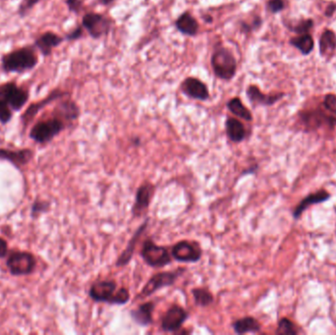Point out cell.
<instances>
[{"label":"cell","mask_w":336,"mask_h":335,"mask_svg":"<svg viewBox=\"0 0 336 335\" xmlns=\"http://www.w3.org/2000/svg\"><path fill=\"white\" fill-rule=\"evenodd\" d=\"M90 298L96 303H106L109 305H125L130 300V292L125 287L117 289L114 280L96 281L89 292Z\"/></svg>","instance_id":"1"},{"label":"cell","mask_w":336,"mask_h":335,"mask_svg":"<svg viewBox=\"0 0 336 335\" xmlns=\"http://www.w3.org/2000/svg\"><path fill=\"white\" fill-rule=\"evenodd\" d=\"M34 48L27 47L4 54L1 58L2 69L7 73H24L34 69L38 64Z\"/></svg>","instance_id":"2"},{"label":"cell","mask_w":336,"mask_h":335,"mask_svg":"<svg viewBox=\"0 0 336 335\" xmlns=\"http://www.w3.org/2000/svg\"><path fill=\"white\" fill-rule=\"evenodd\" d=\"M186 268L180 267L171 271H162L153 274L148 281L144 284V287L141 290V292L136 296V300L144 299L151 296L155 292H157L160 289L165 287H170L174 285V283L177 281V279L185 273Z\"/></svg>","instance_id":"3"},{"label":"cell","mask_w":336,"mask_h":335,"mask_svg":"<svg viewBox=\"0 0 336 335\" xmlns=\"http://www.w3.org/2000/svg\"><path fill=\"white\" fill-rule=\"evenodd\" d=\"M212 66L214 72L219 79L229 81L237 70L236 59L233 53L225 48H216L212 57Z\"/></svg>","instance_id":"4"},{"label":"cell","mask_w":336,"mask_h":335,"mask_svg":"<svg viewBox=\"0 0 336 335\" xmlns=\"http://www.w3.org/2000/svg\"><path fill=\"white\" fill-rule=\"evenodd\" d=\"M65 128L64 122L54 117L37 123L30 132V138L38 144H46L59 135Z\"/></svg>","instance_id":"5"},{"label":"cell","mask_w":336,"mask_h":335,"mask_svg":"<svg viewBox=\"0 0 336 335\" xmlns=\"http://www.w3.org/2000/svg\"><path fill=\"white\" fill-rule=\"evenodd\" d=\"M141 256L144 263L154 268L164 267L172 261L171 253H169L167 248L159 246L150 239L144 241Z\"/></svg>","instance_id":"6"},{"label":"cell","mask_w":336,"mask_h":335,"mask_svg":"<svg viewBox=\"0 0 336 335\" xmlns=\"http://www.w3.org/2000/svg\"><path fill=\"white\" fill-rule=\"evenodd\" d=\"M6 265L12 275L23 276L31 274L35 270L37 260L32 253L15 251L9 255Z\"/></svg>","instance_id":"7"},{"label":"cell","mask_w":336,"mask_h":335,"mask_svg":"<svg viewBox=\"0 0 336 335\" xmlns=\"http://www.w3.org/2000/svg\"><path fill=\"white\" fill-rule=\"evenodd\" d=\"M202 255L201 247L197 243L187 240L176 243L171 249L172 258L179 263H198L202 259Z\"/></svg>","instance_id":"8"},{"label":"cell","mask_w":336,"mask_h":335,"mask_svg":"<svg viewBox=\"0 0 336 335\" xmlns=\"http://www.w3.org/2000/svg\"><path fill=\"white\" fill-rule=\"evenodd\" d=\"M189 313L183 307L174 304L172 305L161 318L160 328L164 332L175 333L177 332L184 322L188 319Z\"/></svg>","instance_id":"9"},{"label":"cell","mask_w":336,"mask_h":335,"mask_svg":"<svg viewBox=\"0 0 336 335\" xmlns=\"http://www.w3.org/2000/svg\"><path fill=\"white\" fill-rule=\"evenodd\" d=\"M299 116L308 131L316 130L322 126H327L333 129L336 126L335 116L328 115L320 110L302 111Z\"/></svg>","instance_id":"10"},{"label":"cell","mask_w":336,"mask_h":335,"mask_svg":"<svg viewBox=\"0 0 336 335\" xmlns=\"http://www.w3.org/2000/svg\"><path fill=\"white\" fill-rule=\"evenodd\" d=\"M155 187L149 182L143 183L136 192L135 202L132 207V215L134 217H140L146 213L154 195Z\"/></svg>","instance_id":"11"},{"label":"cell","mask_w":336,"mask_h":335,"mask_svg":"<svg viewBox=\"0 0 336 335\" xmlns=\"http://www.w3.org/2000/svg\"><path fill=\"white\" fill-rule=\"evenodd\" d=\"M83 26L87 29L89 34L98 39L109 31L110 23L109 21L100 14L97 13H88L83 18Z\"/></svg>","instance_id":"12"},{"label":"cell","mask_w":336,"mask_h":335,"mask_svg":"<svg viewBox=\"0 0 336 335\" xmlns=\"http://www.w3.org/2000/svg\"><path fill=\"white\" fill-rule=\"evenodd\" d=\"M331 198L330 193L324 190V189H320L318 191L314 192V193H311L310 195H308L307 197H305L300 203L299 205L295 208L294 212H293V216L295 219H299L302 214L312 205H318L321 203H324L326 201H328Z\"/></svg>","instance_id":"13"},{"label":"cell","mask_w":336,"mask_h":335,"mask_svg":"<svg viewBox=\"0 0 336 335\" xmlns=\"http://www.w3.org/2000/svg\"><path fill=\"white\" fill-rule=\"evenodd\" d=\"M34 151L30 148L12 150L8 148H0V159L7 160L17 168L27 165L33 158Z\"/></svg>","instance_id":"14"},{"label":"cell","mask_w":336,"mask_h":335,"mask_svg":"<svg viewBox=\"0 0 336 335\" xmlns=\"http://www.w3.org/2000/svg\"><path fill=\"white\" fill-rule=\"evenodd\" d=\"M182 91L185 95L199 100H207L210 93L207 86L197 78L189 77L182 83Z\"/></svg>","instance_id":"15"},{"label":"cell","mask_w":336,"mask_h":335,"mask_svg":"<svg viewBox=\"0 0 336 335\" xmlns=\"http://www.w3.org/2000/svg\"><path fill=\"white\" fill-rule=\"evenodd\" d=\"M147 223H148V218H146L144 220V222L140 225V227L137 229V231L134 233L132 238L128 242L126 248L124 249V251L121 253L119 258L117 259L116 266H125L131 262V260L133 258V255L135 253L136 245H137L139 239L141 238V236L143 235L144 230L146 229Z\"/></svg>","instance_id":"16"},{"label":"cell","mask_w":336,"mask_h":335,"mask_svg":"<svg viewBox=\"0 0 336 335\" xmlns=\"http://www.w3.org/2000/svg\"><path fill=\"white\" fill-rule=\"evenodd\" d=\"M155 304L151 301L143 303L137 309L132 310L130 316L132 319L141 326H147L152 322V312Z\"/></svg>","instance_id":"17"},{"label":"cell","mask_w":336,"mask_h":335,"mask_svg":"<svg viewBox=\"0 0 336 335\" xmlns=\"http://www.w3.org/2000/svg\"><path fill=\"white\" fill-rule=\"evenodd\" d=\"M225 131L232 143H241L246 139L247 132L243 123L236 118H228L225 122Z\"/></svg>","instance_id":"18"},{"label":"cell","mask_w":336,"mask_h":335,"mask_svg":"<svg viewBox=\"0 0 336 335\" xmlns=\"http://www.w3.org/2000/svg\"><path fill=\"white\" fill-rule=\"evenodd\" d=\"M232 327L237 334L257 333L261 330L262 325L259 320L254 316H244L236 319L232 323Z\"/></svg>","instance_id":"19"},{"label":"cell","mask_w":336,"mask_h":335,"mask_svg":"<svg viewBox=\"0 0 336 335\" xmlns=\"http://www.w3.org/2000/svg\"><path fill=\"white\" fill-rule=\"evenodd\" d=\"M62 42L63 39L58 35L52 32H47L36 41L35 46L39 48L43 55L48 56L51 53L52 48L58 47Z\"/></svg>","instance_id":"20"},{"label":"cell","mask_w":336,"mask_h":335,"mask_svg":"<svg viewBox=\"0 0 336 335\" xmlns=\"http://www.w3.org/2000/svg\"><path fill=\"white\" fill-rule=\"evenodd\" d=\"M29 99V94L24 89L19 88L16 83L11 82V87L8 93V102L13 111H19L23 108Z\"/></svg>","instance_id":"21"},{"label":"cell","mask_w":336,"mask_h":335,"mask_svg":"<svg viewBox=\"0 0 336 335\" xmlns=\"http://www.w3.org/2000/svg\"><path fill=\"white\" fill-rule=\"evenodd\" d=\"M247 96L253 103L261 105H272L281 99L284 96V94L267 96L263 94L257 86H250L247 90Z\"/></svg>","instance_id":"22"},{"label":"cell","mask_w":336,"mask_h":335,"mask_svg":"<svg viewBox=\"0 0 336 335\" xmlns=\"http://www.w3.org/2000/svg\"><path fill=\"white\" fill-rule=\"evenodd\" d=\"M11 83L0 85V122L7 124L12 118V109L8 102V93Z\"/></svg>","instance_id":"23"},{"label":"cell","mask_w":336,"mask_h":335,"mask_svg":"<svg viewBox=\"0 0 336 335\" xmlns=\"http://www.w3.org/2000/svg\"><path fill=\"white\" fill-rule=\"evenodd\" d=\"M176 28L179 32L187 36H195L199 31L197 20L188 12L183 13L176 21Z\"/></svg>","instance_id":"24"},{"label":"cell","mask_w":336,"mask_h":335,"mask_svg":"<svg viewBox=\"0 0 336 335\" xmlns=\"http://www.w3.org/2000/svg\"><path fill=\"white\" fill-rule=\"evenodd\" d=\"M336 48V36L333 31L326 30L319 39V52L322 56L331 54Z\"/></svg>","instance_id":"25"},{"label":"cell","mask_w":336,"mask_h":335,"mask_svg":"<svg viewBox=\"0 0 336 335\" xmlns=\"http://www.w3.org/2000/svg\"><path fill=\"white\" fill-rule=\"evenodd\" d=\"M227 107L231 113H233L241 119L246 120L249 122L253 120V115L251 111L243 104L239 97H234L230 99L227 103Z\"/></svg>","instance_id":"26"},{"label":"cell","mask_w":336,"mask_h":335,"mask_svg":"<svg viewBox=\"0 0 336 335\" xmlns=\"http://www.w3.org/2000/svg\"><path fill=\"white\" fill-rule=\"evenodd\" d=\"M59 96H61V94L59 92H54L52 93L51 95H49L48 96V98L40 101V102H37V103H34L32 105H30V107L26 110V112L24 113V115L22 116V121L24 122L25 125L28 124L30 121H32L33 118L36 116V114L38 113V111L43 108L46 104H48V102L58 98Z\"/></svg>","instance_id":"27"},{"label":"cell","mask_w":336,"mask_h":335,"mask_svg":"<svg viewBox=\"0 0 336 335\" xmlns=\"http://www.w3.org/2000/svg\"><path fill=\"white\" fill-rule=\"evenodd\" d=\"M290 44L297 49H299L301 53L304 55L310 54L314 47L313 40L310 34H303L302 36L293 38L290 40Z\"/></svg>","instance_id":"28"},{"label":"cell","mask_w":336,"mask_h":335,"mask_svg":"<svg viewBox=\"0 0 336 335\" xmlns=\"http://www.w3.org/2000/svg\"><path fill=\"white\" fill-rule=\"evenodd\" d=\"M192 295L196 305L199 307H208L212 305L215 301L213 293L208 288H194Z\"/></svg>","instance_id":"29"},{"label":"cell","mask_w":336,"mask_h":335,"mask_svg":"<svg viewBox=\"0 0 336 335\" xmlns=\"http://www.w3.org/2000/svg\"><path fill=\"white\" fill-rule=\"evenodd\" d=\"M58 114L64 119L72 121L78 118L80 111L75 102L66 101L60 104V106L58 107Z\"/></svg>","instance_id":"30"},{"label":"cell","mask_w":336,"mask_h":335,"mask_svg":"<svg viewBox=\"0 0 336 335\" xmlns=\"http://www.w3.org/2000/svg\"><path fill=\"white\" fill-rule=\"evenodd\" d=\"M275 333L279 335H295L298 333V329L293 321H291L287 317H282L278 321Z\"/></svg>","instance_id":"31"},{"label":"cell","mask_w":336,"mask_h":335,"mask_svg":"<svg viewBox=\"0 0 336 335\" xmlns=\"http://www.w3.org/2000/svg\"><path fill=\"white\" fill-rule=\"evenodd\" d=\"M48 208H49V204L46 201H36L32 207V216L36 217V216L42 215L43 213H46Z\"/></svg>","instance_id":"32"},{"label":"cell","mask_w":336,"mask_h":335,"mask_svg":"<svg viewBox=\"0 0 336 335\" xmlns=\"http://www.w3.org/2000/svg\"><path fill=\"white\" fill-rule=\"evenodd\" d=\"M312 25H313L312 20H311V19H306V20H303L300 23L296 25L293 28V31L295 33H297V34H300V35L308 34V32L312 29Z\"/></svg>","instance_id":"33"},{"label":"cell","mask_w":336,"mask_h":335,"mask_svg":"<svg viewBox=\"0 0 336 335\" xmlns=\"http://www.w3.org/2000/svg\"><path fill=\"white\" fill-rule=\"evenodd\" d=\"M323 106L327 111L336 113V96L334 94H328L325 96L323 99Z\"/></svg>","instance_id":"34"},{"label":"cell","mask_w":336,"mask_h":335,"mask_svg":"<svg viewBox=\"0 0 336 335\" xmlns=\"http://www.w3.org/2000/svg\"><path fill=\"white\" fill-rule=\"evenodd\" d=\"M283 0H269L267 3V8L271 13H278L284 9Z\"/></svg>","instance_id":"35"},{"label":"cell","mask_w":336,"mask_h":335,"mask_svg":"<svg viewBox=\"0 0 336 335\" xmlns=\"http://www.w3.org/2000/svg\"><path fill=\"white\" fill-rule=\"evenodd\" d=\"M41 0H22V3L19 7L20 14L23 16L27 11H29L31 8H33Z\"/></svg>","instance_id":"36"},{"label":"cell","mask_w":336,"mask_h":335,"mask_svg":"<svg viewBox=\"0 0 336 335\" xmlns=\"http://www.w3.org/2000/svg\"><path fill=\"white\" fill-rule=\"evenodd\" d=\"M66 4L69 10L75 13H78L82 9V6H83L82 0H66Z\"/></svg>","instance_id":"37"},{"label":"cell","mask_w":336,"mask_h":335,"mask_svg":"<svg viewBox=\"0 0 336 335\" xmlns=\"http://www.w3.org/2000/svg\"><path fill=\"white\" fill-rule=\"evenodd\" d=\"M8 253V244L3 238H0V259H3L7 256Z\"/></svg>","instance_id":"38"},{"label":"cell","mask_w":336,"mask_h":335,"mask_svg":"<svg viewBox=\"0 0 336 335\" xmlns=\"http://www.w3.org/2000/svg\"><path fill=\"white\" fill-rule=\"evenodd\" d=\"M81 36H82V29L79 27V28H77L75 31H73L72 33L67 37V39L73 41V40H77V39H79Z\"/></svg>","instance_id":"39"},{"label":"cell","mask_w":336,"mask_h":335,"mask_svg":"<svg viewBox=\"0 0 336 335\" xmlns=\"http://www.w3.org/2000/svg\"><path fill=\"white\" fill-rule=\"evenodd\" d=\"M335 11L336 4L332 2V3H330V4L327 6V8H326V10H325V16H326V17H331Z\"/></svg>","instance_id":"40"},{"label":"cell","mask_w":336,"mask_h":335,"mask_svg":"<svg viewBox=\"0 0 336 335\" xmlns=\"http://www.w3.org/2000/svg\"><path fill=\"white\" fill-rule=\"evenodd\" d=\"M102 4H108V3H110V2H112L113 0H99Z\"/></svg>","instance_id":"41"}]
</instances>
